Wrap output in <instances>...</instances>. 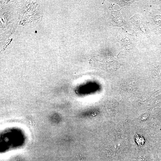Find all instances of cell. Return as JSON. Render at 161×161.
Wrapping results in <instances>:
<instances>
[{
	"mask_svg": "<svg viewBox=\"0 0 161 161\" xmlns=\"http://www.w3.org/2000/svg\"><path fill=\"white\" fill-rule=\"evenodd\" d=\"M113 5L112 4L111 7L109 8L110 13L109 18V21L110 25L114 27H120L122 30H126L127 27V22L123 18L120 12L121 8L114 11L113 9Z\"/></svg>",
	"mask_w": 161,
	"mask_h": 161,
	"instance_id": "obj_3",
	"label": "cell"
},
{
	"mask_svg": "<svg viewBox=\"0 0 161 161\" xmlns=\"http://www.w3.org/2000/svg\"><path fill=\"white\" fill-rule=\"evenodd\" d=\"M111 3H114L119 5L121 8H126L130 6L136 1L135 0H109L107 1Z\"/></svg>",
	"mask_w": 161,
	"mask_h": 161,
	"instance_id": "obj_5",
	"label": "cell"
},
{
	"mask_svg": "<svg viewBox=\"0 0 161 161\" xmlns=\"http://www.w3.org/2000/svg\"><path fill=\"white\" fill-rule=\"evenodd\" d=\"M117 41L122 50L129 52L136 47L138 43V39L135 33L130 34L126 30H122L117 37Z\"/></svg>",
	"mask_w": 161,
	"mask_h": 161,
	"instance_id": "obj_2",
	"label": "cell"
},
{
	"mask_svg": "<svg viewBox=\"0 0 161 161\" xmlns=\"http://www.w3.org/2000/svg\"><path fill=\"white\" fill-rule=\"evenodd\" d=\"M129 20L133 26L134 32L139 34L144 38L150 36V30L148 26L149 22L142 15L135 14Z\"/></svg>",
	"mask_w": 161,
	"mask_h": 161,
	"instance_id": "obj_1",
	"label": "cell"
},
{
	"mask_svg": "<svg viewBox=\"0 0 161 161\" xmlns=\"http://www.w3.org/2000/svg\"><path fill=\"white\" fill-rule=\"evenodd\" d=\"M149 18V23L153 31L157 35H161V8L152 10Z\"/></svg>",
	"mask_w": 161,
	"mask_h": 161,
	"instance_id": "obj_4",
	"label": "cell"
},
{
	"mask_svg": "<svg viewBox=\"0 0 161 161\" xmlns=\"http://www.w3.org/2000/svg\"><path fill=\"white\" fill-rule=\"evenodd\" d=\"M159 45H161V42H160V43L159 44Z\"/></svg>",
	"mask_w": 161,
	"mask_h": 161,
	"instance_id": "obj_6",
	"label": "cell"
}]
</instances>
